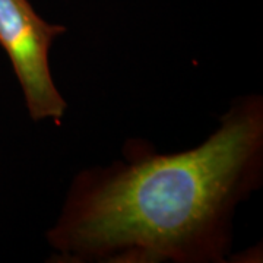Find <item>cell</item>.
Returning a JSON list of instances; mask_svg holds the SVG:
<instances>
[{
	"instance_id": "7a4b0ae2",
	"label": "cell",
	"mask_w": 263,
	"mask_h": 263,
	"mask_svg": "<svg viewBox=\"0 0 263 263\" xmlns=\"http://www.w3.org/2000/svg\"><path fill=\"white\" fill-rule=\"evenodd\" d=\"M65 32L66 27L41 18L29 0H0V47L9 59L34 122L59 123L66 113L67 103L50 67V50Z\"/></svg>"
},
{
	"instance_id": "6da1fadb",
	"label": "cell",
	"mask_w": 263,
	"mask_h": 263,
	"mask_svg": "<svg viewBox=\"0 0 263 263\" xmlns=\"http://www.w3.org/2000/svg\"><path fill=\"white\" fill-rule=\"evenodd\" d=\"M262 180L263 98L241 95L192 149L132 139L123 160L81 171L46 234L51 260L226 262L237 208Z\"/></svg>"
}]
</instances>
